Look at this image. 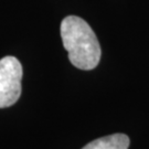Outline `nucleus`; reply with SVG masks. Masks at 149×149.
Segmentation results:
<instances>
[{"label": "nucleus", "mask_w": 149, "mask_h": 149, "mask_svg": "<svg viewBox=\"0 0 149 149\" xmlns=\"http://www.w3.org/2000/svg\"><path fill=\"white\" fill-rule=\"evenodd\" d=\"M129 138L125 134H113L95 139L82 149H128Z\"/></svg>", "instance_id": "obj_3"}, {"label": "nucleus", "mask_w": 149, "mask_h": 149, "mask_svg": "<svg viewBox=\"0 0 149 149\" xmlns=\"http://www.w3.org/2000/svg\"><path fill=\"white\" fill-rule=\"evenodd\" d=\"M22 65L15 56L0 60V108L12 106L21 95Z\"/></svg>", "instance_id": "obj_2"}, {"label": "nucleus", "mask_w": 149, "mask_h": 149, "mask_svg": "<svg viewBox=\"0 0 149 149\" xmlns=\"http://www.w3.org/2000/svg\"><path fill=\"white\" fill-rule=\"evenodd\" d=\"M61 38L69 52L70 62L84 71L95 69L100 63L102 50L100 42L88 23L82 18L69 16L61 22Z\"/></svg>", "instance_id": "obj_1"}]
</instances>
